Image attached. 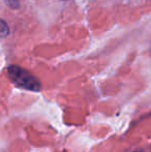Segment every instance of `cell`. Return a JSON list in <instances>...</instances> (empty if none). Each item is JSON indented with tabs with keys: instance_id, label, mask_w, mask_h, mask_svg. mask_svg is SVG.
I'll list each match as a JSON object with an SVG mask.
<instances>
[{
	"instance_id": "6da1fadb",
	"label": "cell",
	"mask_w": 151,
	"mask_h": 152,
	"mask_svg": "<svg viewBox=\"0 0 151 152\" xmlns=\"http://www.w3.org/2000/svg\"><path fill=\"white\" fill-rule=\"evenodd\" d=\"M7 76L15 86L21 89L32 92H39L42 90V84L36 77L18 65L8 66Z\"/></svg>"
},
{
	"instance_id": "7a4b0ae2",
	"label": "cell",
	"mask_w": 151,
	"mask_h": 152,
	"mask_svg": "<svg viewBox=\"0 0 151 152\" xmlns=\"http://www.w3.org/2000/svg\"><path fill=\"white\" fill-rule=\"evenodd\" d=\"M8 33H9V29H8L7 24H6L4 20H1V23H0V34H1V37H5Z\"/></svg>"
},
{
	"instance_id": "3957f363",
	"label": "cell",
	"mask_w": 151,
	"mask_h": 152,
	"mask_svg": "<svg viewBox=\"0 0 151 152\" xmlns=\"http://www.w3.org/2000/svg\"><path fill=\"white\" fill-rule=\"evenodd\" d=\"M5 2V4L7 6H9L10 8H19L20 7V0H3Z\"/></svg>"
}]
</instances>
